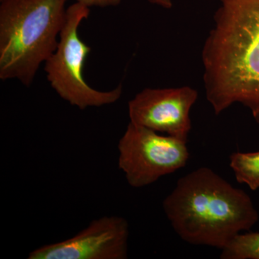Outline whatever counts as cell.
<instances>
[{
  "label": "cell",
  "mask_w": 259,
  "mask_h": 259,
  "mask_svg": "<svg viewBox=\"0 0 259 259\" xmlns=\"http://www.w3.org/2000/svg\"><path fill=\"white\" fill-rule=\"evenodd\" d=\"M202 50L206 97L215 115L259 103V0H221Z\"/></svg>",
  "instance_id": "6da1fadb"
},
{
  "label": "cell",
  "mask_w": 259,
  "mask_h": 259,
  "mask_svg": "<svg viewBox=\"0 0 259 259\" xmlns=\"http://www.w3.org/2000/svg\"><path fill=\"white\" fill-rule=\"evenodd\" d=\"M163 208L181 239L221 250L259 218L246 192L207 167L180 178L163 199Z\"/></svg>",
  "instance_id": "7a4b0ae2"
},
{
  "label": "cell",
  "mask_w": 259,
  "mask_h": 259,
  "mask_svg": "<svg viewBox=\"0 0 259 259\" xmlns=\"http://www.w3.org/2000/svg\"><path fill=\"white\" fill-rule=\"evenodd\" d=\"M0 2V79L29 87L58 47L67 0Z\"/></svg>",
  "instance_id": "3957f363"
},
{
  "label": "cell",
  "mask_w": 259,
  "mask_h": 259,
  "mask_svg": "<svg viewBox=\"0 0 259 259\" xmlns=\"http://www.w3.org/2000/svg\"><path fill=\"white\" fill-rule=\"evenodd\" d=\"M90 14V8L76 2L66 9L59 44L44 68L48 81L58 95L81 110L111 105L122 93L121 85L110 91H99L83 78L84 63L91 48L80 38L79 28Z\"/></svg>",
  "instance_id": "277c9868"
},
{
  "label": "cell",
  "mask_w": 259,
  "mask_h": 259,
  "mask_svg": "<svg viewBox=\"0 0 259 259\" xmlns=\"http://www.w3.org/2000/svg\"><path fill=\"white\" fill-rule=\"evenodd\" d=\"M187 143L130 122L117 145L119 168L130 186L146 187L186 166Z\"/></svg>",
  "instance_id": "5b68a950"
},
{
  "label": "cell",
  "mask_w": 259,
  "mask_h": 259,
  "mask_svg": "<svg viewBox=\"0 0 259 259\" xmlns=\"http://www.w3.org/2000/svg\"><path fill=\"white\" fill-rule=\"evenodd\" d=\"M129 224L120 216H103L68 239L42 245L28 259H125Z\"/></svg>",
  "instance_id": "8992f818"
},
{
  "label": "cell",
  "mask_w": 259,
  "mask_h": 259,
  "mask_svg": "<svg viewBox=\"0 0 259 259\" xmlns=\"http://www.w3.org/2000/svg\"><path fill=\"white\" fill-rule=\"evenodd\" d=\"M197 97V92L188 86L145 89L128 102L130 122L187 142L190 110Z\"/></svg>",
  "instance_id": "52a82bcc"
},
{
  "label": "cell",
  "mask_w": 259,
  "mask_h": 259,
  "mask_svg": "<svg viewBox=\"0 0 259 259\" xmlns=\"http://www.w3.org/2000/svg\"><path fill=\"white\" fill-rule=\"evenodd\" d=\"M230 166L237 182L245 184L251 190L259 188V151L233 153L230 156Z\"/></svg>",
  "instance_id": "ba28073f"
},
{
  "label": "cell",
  "mask_w": 259,
  "mask_h": 259,
  "mask_svg": "<svg viewBox=\"0 0 259 259\" xmlns=\"http://www.w3.org/2000/svg\"><path fill=\"white\" fill-rule=\"evenodd\" d=\"M222 259H259V233H239L222 249Z\"/></svg>",
  "instance_id": "9c48e42d"
},
{
  "label": "cell",
  "mask_w": 259,
  "mask_h": 259,
  "mask_svg": "<svg viewBox=\"0 0 259 259\" xmlns=\"http://www.w3.org/2000/svg\"><path fill=\"white\" fill-rule=\"evenodd\" d=\"M76 3H81L88 8L99 7V8H106V7L117 6L120 5L121 0H76Z\"/></svg>",
  "instance_id": "30bf717a"
},
{
  "label": "cell",
  "mask_w": 259,
  "mask_h": 259,
  "mask_svg": "<svg viewBox=\"0 0 259 259\" xmlns=\"http://www.w3.org/2000/svg\"><path fill=\"white\" fill-rule=\"evenodd\" d=\"M148 2L166 9H170L173 6L172 0H148Z\"/></svg>",
  "instance_id": "8fae6325"
},
{
  "label": "cell",
  "mask_w": 259,
  "mask_h": 259,
  "mask_svg": "<svg viewBox=\"0 0 259 259\" xmlns=\"http://www.w3.org/2000/svg\"><path fill=\"white\" fill-rule=\"evenodd\" d=\"M250 110H251L255 120L256 121L257 123L259 124V103L251 107Z\"/></svg>",
  "instance_id": "7c38bea8"
},
{
  "label": "cell",
  "mask_w": 259,
  "mask_h": 259,
  "mask_svg": "<svg viewBox=\"0 0 259 259\" xmlns=\"http://www.w3.org/2000/svg\"><path fill=\"white\" fill-rule=\"evenodd\" d=\"M0 1H1V0H0Z\"/></svg>",
  "instance_id": "4fadbf2b"
}]
</instances>
